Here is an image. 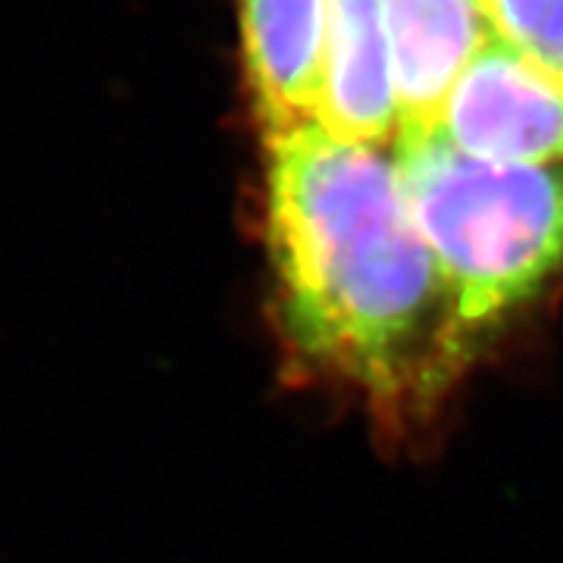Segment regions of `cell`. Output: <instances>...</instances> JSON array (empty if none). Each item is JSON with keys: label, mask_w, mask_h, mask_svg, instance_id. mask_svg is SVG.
Wrapping results in <instances>:
<instances>
[{"label": "cell", "mask_w": 563, "mask_h": 563, "mask_svg": "<svg viewBox=\"0 0 563 563\" xmlns=\"http://www.w3.org/2000/svg\"><path fill=\"white\" fill-rule=\"evenodd\" d=\"M263 139L266 251L291 357L395 432L429 422L476 354L391 147L317 122Z\"/></svg>", "instance_id": "obj_1"}, {"label": "cell", "mask_w": 563, "mask_h": 563, "mask_svg": "<svg viewBox=\"0 0 563 563\" xmlns=\"http://www.w3.org/2000/svg\"><path fill=\"white\" fill-rule=\"evenodd\" d=\"M391 154L479 361L563 291V163L479 161L435 132L398 135Z\"/></svg>", "instance_id": "obj_2"}, {"label": "cell", "mask_w": 563, "mask_h": 563, "mask_svg": "<svg viewBox=\"0 0 563 563\" xmlns=\"http://www.w3.org/2000/svg\"><path fill=\"white\" fill-rule=\"evenodd\" d=\"M429 132L479 161L563 163V76L492 38Z\"/></svg>", "instance_id": "obj_3"}, {"label": "cell", "mask_w": 563, "mask_h": 563, "mask_svg": "<svg viewBox=\"0 0 563 563\" xmlns=\"http://www.w3.org/2000/svg\"><path fill=\"white\" fill-rule=\"evenodd\" d=\"M313 122L366 147H391L401 135L379 0H332Z\"/></svg>", "instance_id": "obj_4"}, {"label": "cell", "mask_w": 563, "mask_h": 563, "mask_svg": "<svg viewBox=\"0 0 563 563\" xmlns=\"http://www.w3.org/2000/svg\"><path fill=\"white\" fill-rule=\"evenodd\" d=\"M401 135L429 132L463 69L495 38L479 0H379Z\"/></svg>", "instance_id": "obj_5"}, {"label": "cell", "mask_w": 563, "mask_h": 563, "mask_svg": "<svg viewBox=\"0 0 563 563\" xmlns=\"http://www.w3.org/2000/svg\"><path fill=\"white\" fill-rule=\"evenodd\" d=\"M242 57L263 135L313 122L332 0H239Z\"/></svg>", "instance_id": "obj_6"}, {"label": "cell", "mask_w": 563, "mask_h": 563, "mask_svg": "<svg viewBox=\"0 0 563 563\" xmlns=\"http://www.w3.org/2000/svg\"><path fill=\"white\" fill-rule=\"evenodd\" d=\"M492 35L563 76V0H479Z\"/></svg>", "instance_id": "obj_7"}]
</instances>
